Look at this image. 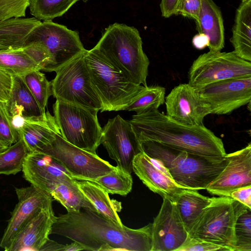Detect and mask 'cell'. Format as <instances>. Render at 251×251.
<instances>
[{
  "instance_id": "6da1fadb",
  "label": "cell",
  "mask_w": 251,
  "mask_h": 251,
  "mask_svg": "<svg viewBox=\"0 0 251 251\" xmlns=\"http://www.w3.org/2000/svg\"><path fill=\"white\" fill-rule=\"evenodd\" d=\"M80 244L87 251H151V224L137 229L120 226L89 208L56 217L50 234Z\"/></svg>"
},
{
  "instance_id": "7a4b0ae2",
  "label": "cell",
  "mask_w": 251,
  "mask_h": 251,
  "mask_svg": "<svg viewBox=\"0 0 251 251\" xmlns=\"http://www.w3.org/2000/svg\"><path fill=\"white\" fill-rule=\"evenodd\" d=\"M139 143L157 142L170 147L211 157L226 155L221 138L204 125L179 123L158 109L132 116L129 121Z\"/></svg>"
},
{
  "instance_id": "3957f363",
  "label": "cell",
  "mask_w": 251,
  "mask_h": 251,
  "mask_svg": "<svg viewBox=\"0 0 251 251\" xmlns=\"http://www.w3.org/2000/svg\"><path fill=\"white\" fill-rule=\"evenodd\" d=\"M139 144L142 152L160 161L174 181L187 189H206L228 162L226 155L207 157L152 141L141 142Z\"/></svg>"
},
{
  "instance_id": "277c9868",
  "label": "cell",
  "mask_w": 251,
  "mask_h": 251,
  "mask_svg": "<svg viewBox=\"0 0 251 251\" xmlns=\"http://www.w3.org/2000/svg\"><path fill=\"white\" fill-rule=\"evenodd\" d=\"M137 28L124 24L109 25L94 47L130 82L147 86L149 60Z\"/></svg>"
},
{
  "instance_id": "5b68a950",
  "label": "cell",
  "mask_w": 251,
  "mask_h": 251,
  "mask_svg": "<svg viewBox=\"0 0 251 251\" xmlns=\"http://www.w3.org/2000/svg\"><path fill=\"white\" fill-rule=\"evenodd\" d=\"M84 58L101 112L125 110L144 87L129 81L95 47L87 50Z\"/></svg>"
},
{
  "instance_id": "8992f818",
  "label": "cell",
  "mask_w": 251,
  "mask_h": 251,
  "mask_svg": "<svg viewBox=\"0 0 251 251\" xmlns=\"http://www.w3.org/2000/svg\"><path fill=\"white\" fill-rule=\"evenodd\" d=\"M248 208L229 196L212 197L210 203L202 210L191 226L188 236L225 246L234 251L236 244L234 232L236 221Z\"/></svg>"
},
{
  "instance_id": "52a82bcc",
  "label": "cell",
  "mask_w": 251,
  "mask_h": 251,
  "mask_svg": "<svg viewBox=\"0 0 251 251\" xmlns=\"http://www.w3.org/2000/svg\"><path fill=\"white\" fill-rule=\"evenodd\" d=\"M53 110L62 138L79 148L97 154L102 136L97 117L99 111L59 100H56Z\"/></svg>"
},
{
  "instance_id": "ba28073f",
  "label": "cell",
  "mask_w": 251,
  "mask_h": 251,
  "mask_svg": "<svg viewBox=\"0 0 251 251\" xmlns=\"http://www.w3.org/2000/svg\"><path fill=\"white\" fill-rule=\"evenodd\" d=\"M85 53L55 71V77L50 81L52 95L56 100L99 111L102 104L92 86Z\"/></svg>"
},
{
  "instance_id": "9c48e42d",
  "label": "cell",
  "mask_w": 251,
  "mask_h": 251,
  "mask_svg": "<svg viewBox=\"0 0 251 251\" xmlns=\"http://www.w3.org/2000/svg\"><path fill=\"white\" fill-rule=\"evenodd\" d=\"M251 77V62L233 51H211L198 57L188 71V84L198 87L226 79Z\"/></svg>"
},
{
  "instance_id": "30bf717a",
  "label": "cell",
  "mask_w": 251,
  "mask_h": 251,
  "mask_svg": "<svg viewBox=\"0 0 251 251\" xmlns=\"http://www.w3.org/2000/svg\"><path fill=\"white\" fill-rule=\"evenodd\" d=\"M33 41L42 43L50 55L49 64L44 71L45 72H55L87 51L77 32L52 21H44L33 28L26 44Z\"/></svg>"
},
{
  "instance_id": "8fae6325",
  "label": "cell",
  "mask_w": 251,
  "mask_h": 251,
  "mask_svg": "<svg viewBox=\"0 0 251 251\" xmlns=\"http://www.w3.org/2000/svg\"><path fill=\"white\" fill-rule=\"evenodd\" d=\"M41 152L56 160L76 180H89L112 171L115 167L97 154L79 148L57 134Z\"/></svg>"
},
{
  "instance_id": "7c38bea8",
  "label": "cell",
  "mask_w": 251,
  "mask_h": 251,
  "mask_svg": "<svg viewBox=\"0 0 251 251\" xmlns=\"http://www.w3.org/2000/svg\"><path fill=\"white\" fill-rule=\"evenodd\" d=\"M195 88L213 114H229L251 103V77L226 79Z\"/></svg>"
},
{
  "instance_id": "4fadbf2b",
  "label": "cell",
  "mask_w": 251,
  "mask_h": 251,
  "mask_svg": "<svg viewBox=\"0 0 251 251\" xmlns=\"http://www.w3.org/2000/svg\"><path fill=\"white\" fill-rule=\"evenodd\" d=\"M101 144L118 167L131 174L133 160L142 151L129 121L119 115L109 119L102 128Z\"/></svg>"
},
{
  "instance_id": "5bb4252c",
  "label": "cell",
  "mask_w": 251,
  "mask_h": 251,
  "mask_svg": "<svg viewBox=\"0 0 251 251\" xmlns=\"http://www.w3.org/2000/svg\"><path fill=\"white\" fill-rule=\"evenodd\" d=\"M18 202L11 213L0 242V247L8 251L19 231L42 209L52 206L53 198L45 191L31 185L16 188Z\"/></svg>"
},
{
  "instance_id": "9a60e30c",
  "label": "cell",
  "mask_w": 251,
  "mask_h": 251,
  "mask_svg": "<svg viewBox=\"0 0 251 251\" xmlns=\"http://www.w3.org/2000/svg\"><path fill=\"white\" fill-rule=\"evenodd\" d=\"M188 236L175 203L163 198L159 213L151 224V251H176Z\"/></svg>"
},
{
  "instance_id": "2e32d148",
  "label": "cell",
  "mask_w": 251,
  "mask_h": 251,
  "mask_svg": "<svg viewBox=\"0 0 251 251\" xmlns=\"http://www.w3.org/2000/svg\"><path fill=\"white\" fill-rule=\"evenodd\" d=\"M166 115L183 124L203 125L204 118L211 111L209 105L195 87L188 83L175 86L165 97Z\"/></svg>"
},
{
  "instance_id": "e0dca14e",
  "label": "cell",
  "mask_w": 251,
  "mask_h": 251,
  "mask_svg": "<svg viewBox=\"0 0 251 251\" xmlns=\"http://www.w3.org/2000/svg\"><path fill=\"white\" fill-rule=\"evenodd\" d=\"M228 162L222 172L206 188L211 195L229 196L235 190L251 185V144L226 154Z\"/></svg>"
},
{
  "instance_id": "ac0fdd59",
  "label": "cell",
  "mask_w": 251,
  "mask_h": 251,
  "mask_svg": "<svg viewBox=\"0 0 251 251\" xmlns=\"http://www.w3.org/2000/svg\"><path fill=\"white\" fill-rule=\"evenodd\" d=\"M22 171L26 180L49 194L58 182L74 179L56 160L41 151L28 152Z\"/></svg>"
},
{
  "instance_id": "d6986e66",
  "label": "cell",
  "mask_w": 251,
  "mask_h": 251,
  "mask_svg": "<svg viewBox=\"0 0 251 251\" xmlns=\"http://www.w3.org/2000/svg\"><path fill=\"white\" fill-rule=\"evenodd\" d=\"M132 169L150 190L162 198L171 199L176 193L185 188L174 181L160 161L150 157L142 151L134 157Z\"/></svg>"
},
{
  "instance_id": "ffe728a7",
  "label": "cell",
  "mask_w": 251,
  "mask_h": 251,
  "mask_svg": "<svg viewBox=\"0 0 251 251\" xmlns=\"http://www.w3.org/2000/svg\"><path fill=\"white\" fill-rule=\"evenodd\" d=\"M56 218L52 206L43 208L19 232L8 251H40Z\"/></svg>"
},
{
  "instance_id": "44dd1931",
  "label": "cell",
  "mask_w": 251,
  "mask_h": 251,
  "mask_svg": "<svg viewBox=\"0 0 251 251\" xmlns=\"http://www.w3.org/2000/svg\"><path fill=\"white\" fill-rule=\"evenodd\" d=\"M28 152L41 151L60 134L54 116L48 111L44 117L25 119L18 130Z\"/></svg>"
},
{
  "instance_id": "7402d4cb",
  "label": "cell",
  "mask_w": 251,
  "mask_h": 251,
  "mask_svg": "<svg viewBox=\"0 0 251 251\" xmlns=\"http://www.w3.org/2000/svg\"><path fill=\"white\" fill-rule=\"evenodd\" d=\"M5 105L11 118L20 116L26 119L44 117L46 115L21 76H12L11 91Z\"/></svg>"
},
{
  "instance_id": "603a6c76",
  "label": "cell",
  "mask_w": 251,
  "mask_h": 251,
  "mask_svg": "<svg viewBox=\"0 0 251 251\" xmlns=\"http://www.w3.org/2000/svg\"><path fill=\"white\" fill-rule=\"evenodd\" d=\"M199 33L206 36L211 51H221L225 45V29L220 8L213 0H201V6L196 21Z\"/></svg>"
},
{
  "instance_id": "cb8c5ba5",
  "label": "cell",
  "mask_w": 251,
  "mask_h": 251,
  "mask_svg": "<svg viewBox=\"0 0 251 251\" xmlns=\"http://www.w3.org/2000/svg\"><path fill=\"white\" fill-rule=\"evenodd\" d=\"M41 23L35 17L0 21V50L24 47L31 31Z\"/></svg>"
},
{
  "instance_id": "d4e9b609",
  "label": "cell",
  "mask_w": 251,
  "mask_h": 251,
  "mask_svg": "<svg viewBox=\"0 0 251 251\" xmlns=\"http://www.w3.org/2000/svg\"><path fill=\"white\" fill-rule=\"evenodd\" d=\"M230 42L238 57L251 62V0L242 1L236 10Z\"/></svg>"
},
{
  "instance_id": "484cf974",
  "label": "cell",
  "mask_w": 251,
  "mask_h": 251,
  "mask_svg": "<svg viewBox=\"0 0 251 251\" xmlns=\"http://www.w3.org/2000/svg\"><path fill=\"white\" fill-rule=\"evenodd\" d=\"M77 182L80 191L100 214L118 226H124L117 214L121 209V202L112 201L108 193L93 182L77 180Z\"/></svg>"
},
{
  "instance_id": "4316f807",
  "label": "cell",
  "mask_w": 251,
  "mask_h": 251,
  "mask_svg": "<svg viewBox=\"0 0 251 251\" xmlns=\"http://www.w3.org/2000/svg\"><path fill=\"white\" fill-rule=\"evenodd\" d=\"M212 199L200 194L197 190L187 188L182 189L171 199L175 203L188 232Z\"/></svg>"
},
{
  "instance_id": "83f0119b",
  "label": "cell",
  "mask_w": 251,
  "mask_h": 251,
  "mask_svg": "<svg viewBox=\"0 0 251 251\" xmlns=\"http://www.w3.org/2000/svg\"><path fill=\"white\" fill-rule=\"evenodd\" d=\"M50 194L53 199L61 203L67 211H78L84 208L97 211L80 191L77 180L75 179L58 182Z\"/></svg>"
},
{
  "instance_id": "f1b7e54d",
  "label": "cell",
  "mask_w": 251,
  "mask_h": 251,
  "mask_svg": "<svg viewBox=\"0 0 251 251\" xmlns=\"http://www.w3.org/2000/svg\"><path fill=\"white\" fill-rule=\"evenodd\" d=\"M0 70L12 76H22L32 71H41L42 67L22 48L0 50Z\"/></svg>"
},
{
  "instance_id": "f546056e",
  "label": "cell",
  "mask_w": 251,
  "mask_h": 251,
  "mask_svg": "<svg viewBox=\"0 0 251 251\" xmlns=\"http://www.w3.org/2000/svg\"><path fill=\"white\" fill-rule=\"evenodd\" d=\"M166 89L159 85L144 86L125 110L139 114L152 109H158L165 102Z\"/></svg>"
},
{
  "instance_id": "4dcf8cb0",
  "label": "cell",
  "mask_w": 251,
  "mask_h": 251,
  "mask_svg": "<svg viewBox=\"0 0 251 251\" xmlns=\"http://www.w3.org/2000/svg\"><path fill=\"white\" fill-rule=\"evenodd\" d=\"M89 181L97 184L108 194L121 196H126L130 192L133 184L131 174L117 166L109 173Z\"/></svg>"
},
{
  "instance_id": "1f68e13d",
  "label": "cell",
  "mask_w": 251,
  "mask_h": 251,
  "mask_svg": "<svg viewBox=\"0 0 251 251\" xmlns=\"http://www.w3.org/2000/svg\"><path fill=\"white\" fill-rule=\"evenodd\" d=\"M80 0H30V12L39 20L52 21L62 16Z\"/></svg>"
},
{
  "instance_id": "d6a6232c",
  "label": "cell",
  "mask_w": 251,
  "mask_h": 251,
  "mask_svg": "<svg viewBox=\"0 0 251 251\" xmlns=\"http://www.w3.org/2000/svg\"><path fill=\"white\" fill-rule=\"evenodd\" d=\"M27 153L23 141L19 138L17 142L0 153V175H15L21 171Z\"/></svg>"
},
{
  "instance_id": "836d02e7",
  "label": "cell",
  "mask_w": 251,
  "mask_h": 251,
  "mask_svg": "<svg viewBox=\"0 0 251 251\" xmlns=\"http://www.w3.org/2000/svg\"><path fill=\"white\" fill-rule=\"evenodd\" d=\"M41 108L45 110L48 100L52 95L50 81L39 70H34L21 76Z\"/></svg>"
},
{
  "instance_id": "e575fe53",
  "label": "cell",
  "mask_w": 251,
  "mask_h": 251,
  "mask_svg": "<svg viewBox=\"0 0 251 251\" xmlns=\"http://www.w3.org/2000/svg\"><path fill=\"white\" fill-rule=\"evenodd\" d=\"M236 244L234 251H251V210L247 209L237 218L234 228Z\"/></svg>"
},
{
  "instance_id": "d590c367",
  "label": "cell",
  "mask_w": 251,
  "mask_h": 251,
  "mask_svg": "<svg viewBox=\"0 0 251 251\" xmlns=\"http://www.w3.org/2000/svg\"><path fill=\"white\" fill-rule=\"evenodd\" d=\"M19 139L18 131L7 112L5 102L0 101V141L10 147Z\"/></svg>"
},
{
  "instance_id": "8d00e7d4",
  "label": "cell",
  "mask_w": 251,
  "mask_h": 251,
  "mask_svg": "<svg viewBox=\"0 0 251 251\" xmlns=\"http://www.w3.org/2000/svg\"><path fill=\"white\" fill-rule=\"evenodd\" d=\"M30 0H0V21L25 16Z\"/></svg>"
},
{
  "instance_id": "74e56055",
  "label": "cell",
  "mask_w": 251,
  "mask_h": 251,
  "mask_svg": "<svg viewBox=\"0 0 251 251\" xmlns=\"http://www.w3.org/2000/svg\"><path fill=\"white\" fill-rule=\"evenodd\" d=\"M230 251L226 247L219 245L205 240L188 236L176 251Z\"/></svg>"
},
{
  "instance_id": "f35d334b",
  "label": "cell",
  "mask_w": 251,
  "mask_h": 251,
  "mask_svg": "<svg viewBox=\"0 0 251 251\" xmlns=\"http://www.w3.org/2000/svg\"><path fill=\"white\" fill-rule=\"evenodd\" d=\"M201 6V0H178L175 15H180L196 21Z\"/></svg>"
},
{
  "instance_id": "ab89813d",
  "label": "cell",
  "mask_w": 251,
  "mask_h": 251,
  "mask_svg": "<svg viewBox=\"0 0 251 251\" xmlns=\"http://www.w3.org/2000/svg\"><path fill=\"white\" fill-rule=\"evenodd\" d=\"M12 83V76L0 70V101L8 100Z\"/></svg>"
},
{
  "instance_id": "60d3db41",
  "label": "cell",
  "mask_w": 251,
  "mask_h": 251,
  "mask_svg": "<svg viewBox=\"0 0 251 251\" xmlns=\"http://www.w3.org/2000/svg\"><path fill=\"white\" fill-rule=\"evenodd\" d=\"M230 197L251 209V185L235 190L230 194Z\"/></svg>"
},
{
  "instance_id": "b9f144b4",
  "label": "cell",
  "mask_w": 251,
  "mask_h": 251,
  "mask_svg": "<svg viewBox=\"0 0 251 251\" xmlns=\"http://www.w3.org/2000/svg\"><path fill=\"white\" fill-rule=\"evenodd\" d=\"M178 0H161L160 4L162 16L166 18L175 15Z\"/></svg>"
},
{
  "instance_id": "7bdbcfd3",
  "label": "cell",
  "mask_w": 251,
  "mask_h": 251,
  "mask_svg": "<svg viewBox=\"0 0 251 251\" xmlns=\"http://www.w3.org/2000/svg\"><path fill=\"white\" fill-rule=\"evenodd\" d=\"M192 43L196 49L202 50L207 47H208L209 41L206 36L202 34L199 33L193 37Z\"/></svg>"
},
{
  "instance_id": "ee69618b",
  "label": "cell",
  "mask_w": 251,
  "mask_h": 251,
  "mask_svg": "<svg viewBox=\"0 0 251 251\" xmlns=\"http://www.w3.org/2000/svg\"><path fill=\"white\" fill-rule=\"evenodd\" d=\"M66 245L60 244L49 239L41 248L40 251H66Z\"/></svg>"
},
{
  "instance_id": "f6af8a7d",
  "label": "cell",
  "mask_w": 251,
  "mask_h": 251,
  "mask_svg": "<svg viewBox=\"0 0 251 251\" xmlns=\"http://www.w3.org/2000/svg\"><path fill=\"white\" fill-rule=\"evenodd\" d=\"M85 250L84 248L79 243L74 242L69 244H66V251H78Z\"/></svg>"
},
{
  "instance_id": "bcb514c9",
  "label": "cell",
  "mask_w": 251,
  "mask_h": 251,
  "mask_svg": "<svg viewBox=\"0 0 251 251\" xmlns=\"http://www.w3.org/2000/svg\"><path fill=\"white\" fill-rule=\"evenodd\" d=\"M9 147L2 143L0 141V153L5 151L7 150Z\"/></svg>"
},
{
  "instance_id": "7dc6e473",
  "label": "cell",
  "mask_w": 251,
  "mask_h": 251,
  "mask_svg": "<svg viewBox=\"0 0 251 251\" xmlns=\"http://www.w3.org/2000/svg\"><path fill=\"white\" fill-rule=\"evenodd\" d=\"M246 0H242V1H245Z\"/></svg>"
}]
</instances>
